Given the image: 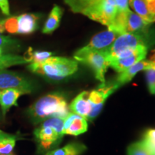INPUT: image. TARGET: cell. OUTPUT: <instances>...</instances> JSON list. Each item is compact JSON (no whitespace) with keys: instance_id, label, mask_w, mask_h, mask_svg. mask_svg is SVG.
I'll use <instances>...</instances> for the list:
<instances>
[{"instance_id":"6da1fadb","label":"cell","mask_w":155,"mask_h":155,"mask_svg":"<svg viewBox=\"0 0 155 155\" xmlns=\"http://www.w3.org/2000/svg\"><path fill=\"white\" fill-rule=\"evenodd\" d=\"M67 98L62 93L47 94L36 101L28 109V116L34 124L50 118L65 119L70 113Z\"/></svg>"},{"instance_id":"7a4b0ae2","label":"cell","mask_w":155,"mask_h":155,"mask_svg":"<svg viewBox=\"0 0 155 155\" xmlns=\"http://www.w3.org/2000/svg\"><path fill=\"white\" fill-rule=\"evenodd\" d=\"M108 29L119 35L131 33L142 35L155 43V28L152 27V24L146 22L129 9L123 11L118 10L113 23Z\"/></svg>"},{"instance_id":"3957f363","label":"cell","mask_w":155,"mask_h":155,"mask_svg":"<svg viewBox=\"0 0 155 155\" xmlns=\"http://www.w3.org/2000/svg\"><path fill=\"white\" fill-rule=\"evenodd\" d=\"M28 68L48 80L59 81L74 74L78 70V63L67 58L50 57L41 63H30Z\"/></svg>"},{"instance_id":"277c9868","label":"cell","mask_w":155,"mask_h":155,"mask_svg":"<svg viewBox=\"0 0 155 155\" xmlns=\"http://www.w3.org/2000/svg\"><path fill=\"white\" fill-rule=\"evenodd\" d=\"M63 122L61 118H50L35 129V139L41 152H48L60 144L64 136Z\"/></svg>"},{"instance_id":"5b68a950","label":"cell","mask_w":155,"mask_h":155,"mask_svg":"<svg viewBox=\"0 0 155 155\" xmlns=\"http://www.w3.org/2000/svg\"><path fill=\"white\" fill-rule=\"evenodd\" d=\"M73 58L92 69L95 77L101 83L106 82L105 74L109 67V55L108 51L91 50L83 47L75 52Z\"/></svg>"},{"instance_id":"8992f818","label":"cell","mask_w":155,"mask_h":155,"mask_svg":"<svg viewBox=\"0 0 155 155\" xmlns=\"http://www.w3.org/2000/svg\"><path fill=\"white\" fill-rule=\"evenodd\" d=\"M154 45H155L154 42L146 37L131 33L121 34L117 37L108 50L109 61L126 50L135 49L139 46H147L149 48Z\"/></svg>"},{"instance_id":"52a82bcc","label":"cell","mask_w":155,"mask_h":155,"mask_svg":"<svg viewBox=\"0 0 155 155\" xmlns=\"http://www.w3.org/2000/svg\"><path fill=\"white\" fill-rule=\"evenodd\" d=\"M117 12L114 0H99L87 9L83 15L108 28L113 23Z\"/></svg>"},{"instance_id":"ba28073f","label":"cell","mask_w":155,"mask_h":155,"mask_svg":"<svg viewBox=\"0 0 155 155\" xmlns=\"http://www.w3.org/2000/svg\"><path fill=\"white\" fill-rule=\"evenodd\" d=\"M115 81L112 82L101 83L98 88L88 94V101L91 104V112L87 118V121H91L99 115L108 97L119 88Z\"/></svg>"},{"instance_id":"9c48e42d","label":"cell","mask_w":155,"mask_h":155,"mask_svg":"<svg viewBox=\"0 0 155 155\" xmlns=\"http://www.w3.org/2000/svg\"><path fill=\"white\" fill-rule=\"evenodd\" d=\"M33 88L32 82L23 75L5 69L0 71L1 91L8 88H18L26 91L30 94Z\"/></svg>"},{"instance_id":"30bf717a","label":"cell","mask_w":155,"mask_h":155,"mask_svg":"<svg viewBox=\"0 0 155 155\" xmlns=\"http://www.w3.org/2000/svg\"><path fill=\"white\" fill-rule=\"evenodd\" d=\"M148 49L146 46H142L131 55L124 58L111 59L109 61V66L119 73L123 72L135 63L144 60L148 53Z\"/></svg>"},{"instance_id":"8fae6325","label":"cell","mask_w":155,"mask_h":155,"mask_svg":"<svg viewBox=\"0 0 155 155\" xmlns=\"http://www.w3.org/2000/svg\"><path fill=\"white\" fill-rule=\"evenodd\" d=\"M153 67H155V50L153 51L150 59L142 60L135 63L132 66L129 67L123 72L120 73L115 81L119 86H121L131 81V79L139 72Z\"/></svg>"},{"instance_id":"7c38bea8","label":"cell","mask_w":155,"mask_h":155,"mask_svg":"<svg viewBox=\"0 0 155 155\" xmlns=\"http://www.w3.org/2000/svg\"><path fill=\"white\" fill-rule=\"evenodd\" d=\"M88 127V121L86 118L70 112L68 115L64 119L63 131L64 135L78 136L86 132Z\"/></svg>"},{"instance_id":"4fadbf2b","label":"cell","mask_w":155,"mask_h":155,"mask_svg":"<svg viewBox=\"0 0 155 155\" xmlns=\"http://www.w3.org/2000/svg\"><path fill=\"white\" fill-rule=\"evenodd\" d=\"M119 35V33L108 29L93 37L90 42L85 48L91 50L108 51Z\"/></svg>"},{"instance_id":"5bb4252c","label":"cell","mask_w":155,"mask_h":155,"mask_svg":"<svg viewBox=\"0 0 155 155\" xmlns=\"http://www.w3.org/2000/svg\"><path fill=\"white\" fill-rule=\"evenodd\" d=\"M26 91L18 88H8L1 91L0 94V106L3 116L7 114L9 108L17 106V100L21 96L28 94Z\"/></svg>"},{"instance_id":"9a60e30c","label":"cell","mask_w":155,"mask_h":155,"mask_svg":"<svg viewBox=\"0 0 155 155\" xmlns=\"http://www.w3.org/2000/svg\"><path fill=\"white\" fill-rule=\"evenodd\" d=\"M40 17L35 14L25 13L17 16L18 30L19 35H30L33 33L38 28Z\"/></svg>"},{"instance_id":"2e32d148","label":"cell","mask_w":155,"mask_h":155,"mask_svg":"<svg viewBox=\"0 0 155 155\" xmlns=\"http://www.w3.org/2000/svg\"><path fill=\"white\" fill-rule=\"evenodd\" d=\"M88 91H83L78 95L69 105L70 111H71L87 119L91 109L88 101Z\"/></svg>"},{"instance_id":"e0dca14e","label":"cell","mask_w":155,"mask_h":155,"mask_svg":"<svg viewBox=\"0 0 155 155\" xmlns=\"http://www.w3.org/2000/svg\"><path fill=\"white\" fill-rule=\"evenodd\" d=\"M63 14V10L61 7L55 5L50 12L47 20L42 28L43 34H51L59 27Z\"/></svg>"},{"instance_id":"ac0fdd59","label":"cell","mask_w":155,"mask_h":155,"mask_svg":"<svg viewBox=\"0 0 155 155\" xmlns=\"http://www.w3.org/2000/svg\"><path fill=\"white\" fill-rule=\"evenodd\" d=\"M87 147L83 144L73 142L65 145L62 148L52 150L46 152L45 155H81L86 152Z\"/></svg>"},{"instance_id":"d6986e66","label":"cell","mask_w":155,"mask_h":155,"mask_svg":"<svg viewBox=\"0 0 155 155\" xmlns=\"http://www.w3.org/2000/svg\"><path fill=\"white\" fill-rule=\"evenodd\" d=\"M53 54L52 52L33 50L32 48H29L24 55V58L28 63L38 64L45 61L48 58L52 57Z\"/></svg>"},{"instance_id":"ffe728a7","label":"cell","mask_w":155,"mask_h":155,"mask_svg":"<svg viewBox=\"0 0 155 155\" xmlns=\"http://www.w3.org/2000/svg\"><path fill=\"white\" fill-rule=\"evenodd\" d=\"M28 63L25 59L24 56L14 54H4L0 55V71L15 65H23Z\"/></svg>"},{"instance_id":"44dd1931","label":"cell","mask_w":155,"mask_h":155,"mask_svg":"<svg viewBox=\"0 0 155 155\" xmlns=\"http://www.w3.org/2000/svg\"><path fill=\"white\" fill-rule=\"evenodd\" d=\"M129 4L136 14L139 15L146 22L152 24V19L147 9L146 0H129Z\"/></svg>"},{"instance_id":"7402d4cb","label":"cell","mask_w":155,"mask_h":155,"mask_svg":"<svg viewBox=\"0 0 155 155\" xmlns=\"http://www.w3.org/2000/svg\"><path fill=\"white\" fill-rule=\"evenodd\" d=\"M98 1L99 0H64V2L68 6L73 12L83 14Z\"/></svg>"},{"instance_id":"603a6c76","label":"cell","mask_w":155,"mask_h":155,"mask_svg":"<svg viewBox=\"0 0 155 155\" xmlns=\"http://www.w3.org/2000/svg\"><path fill=\"white\" fill-rule=\"evenodd\" d=\"M16 139L13 135L0 139V155L11 154L16 144Z\"/></svg>"},{"instance_id":"cb8c5ba5","label":"cell","mask_w":155,"mask_h":155,"mask_svg":"<svg viewBox=\"0 0 155 155\" xmlns=\"http://www.w3.org/2000/svg\"><path fill=\"white\" fill-rule=\"evenodd\" d=\"M127 155H154L143 142V141L135 142L129 145L127 149Z\"/></svg>"},{"instance_id":"d4e9b609","label":"cell","mask_w":155,"mask_h":155,"mask_svg":"<svg viewBox=\"0 0 155 155\" xmlns=\"http://www.w3.org/2000/svg\"><path fill=\"white\" fill-rule=\"evenodd\" d=\"M0 47L2 48L4 52L7 50L18 49L20 47L19 42L15 39L10 38L9 36L0 35Z\"/></svg>"},{"instance_id":"484cf974","label":"cell","mask_w":155,"mask_h":155,"mask_svg":"<svg viewBox=\"0 0 155 155\" xmlns=\"http://www.w3.org/2000/svg\"><path fill=\"white\" fill-rule=\"evenodd\" d=\"M142 141L148 150L155 155V129H148L145 132Z\"/></svg>"},{"instance_id":"4316f807","label":"cell","mask_w":155,"mask_h":155,"mask_svg":"<svg viewBox=\"0 0 155 155\" xmlns=\"http://www.w3.org/2000/svg\"><path fill=\"white\" fill-rule=\"evenodd\" d=\"M147 87L151 94L155 95V67L145 70Z\"/></svg>"},{"instance_id":"83f0119b","label":"cell","mask_w":155,"mask_h":155,"mask_svg":"<svg viewBox=\"0 0 155 155\" xmlns=\"http://www.w3.org/2000/svg\"><path fill=\"white\" fill-rule=\"evenodd\" d=\"M5 29L9 34H17V30H18L17 16L10 17L5 19Z\"/></svg>"},{"instance_id":"f1b7e54d","label":"cell","mask_w":155,"mask_h":155,"mask_svg":"<svg viewBox=\"0 0 155 155\" xmlns=\"http://www.w3.org/2000/svg\"><path fill=\"white\" fill-rule=\"evenodd\" d=\"M146 2L147 9L153 23L155 22V0H146Z\"/></svg>"},{"instance_id":"f546056e","label":"cell","mask_w":155,"mask_h":155,"mask_svg":"<svg viewBox=\"0 0 155 155\" xmlns=\"http://www.w3.org/2000/svg\"><path fill=\"white\" fill-rule=\"evenodd\" d=\"M0 9H1L2 12L6 16L10 15L9 0H0Z\"/></svg>"},{"instance_id":"4dcf8cb0","label":"cell","mask_w":155,"mask_h":155,"mask_svg":"<svg viewBox=\"0 0 155 155\" xmlns=\"http://www.w3.org/2000/svg\"><path fill=\"white\" fill-rule=\"evenodd\" d=\"M118 10L123 11L129 9V0H114Z\"/></svg>"},{"instance_id":"1f68e13d","label":"cell","mask_w":155,"mask_h":155,"mask_svg":"<svg viewBox=\"0 0 155 155\" xmlns=\"http://www.w3.org/2000/svg\"><path fill=\"white\" fill-rule=\"evenodd\" d=\"M5 19L0 20V35L5 32Z\"/></svg>"},{"instance_id":"d6a6232c","label":"cell","mask_w":155,"mask_h":155,"mask_svg":"<svg viewBox=\"0 0 155 155\" xmlns=\"http://www.w3.org/2000/svg\"><path fill=\"white\" fill-rule=\"evenodd\" d=\"M11 136H12V135L9 134H8V133H6L5 131H4L0 130V139L6 138V137H11Z\"/></svg>"},{"instance_id":"836d02e7","label":"cell","mask_w":155,"mask_h":155,"mask_svg":"<svg viewBox=\"0 0 155 155\" xmlns=\"http://www.w3.org/2000/svg\"><path fill=\"white\" fill-rule=\"evenodd\" d=\"M0 94H1V90H0Z\"/></svg>"},{"instance_id":"e575fe53","label":"cell","mask_w":155,"mask_h":155,"mask_svg":"<svg viewBox=\"0 0 155 155\" xmlns=\"http://www.w3.org/2000/svg\"><path fill=\"white\" fill-rule=\"evenodd\" d=\"M8 155H12V154H8Z\"/></svg>"}]
</instances>
